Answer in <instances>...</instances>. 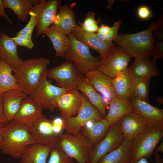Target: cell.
I'll use <instances>...</instances> for the list:
<instances>
[{
    "label": "cell",
    "instance_id": "10",
    "mask_svg": "<svg viewBox=\"0 0 163 163\" xmlns=\"http://www.w3.org/2000/svg\"><path fill=\"white\" fill-rule=\"evenodd\" d=\"M82 75L72 62L67 60L57 66L47 69V78L54 80L59 87L67 89H77Z\"/></svg>",
    "mask_w": 163,
    "mask_h": 163
},
{
    "label": "cell",
    "instance_id": "51",
    "mask_svg": "<svg viewBox=\"0 0 163 163\" xmlns=\"http://www.w3.org/2000/svg\"><path fill=\"white\" fill-rule=\"evenodd\" d=\"M113 1L109 0L108 1V5L106 7V8L108 9H111V7L112 6V5L113 4Z\"/></svg>",
    "mask_w": 163,
    "mask_h": 163
},
{
    "label": "cell",
    "instance_id": "50",
    "mask_svg": "<svg viewBox=\"0 0 163 163\" xmlns=\"http://www.w3.org/2000/svg\"><path fill=\"white\" fill-rule=\"evenodd\" d=\"M130 163H148L147 158H142L136 162L130 161Z\"/></svg>",
    "mask_w": 163,
    "mask_h": 163
},
{
    "label": "cell",
    "instance_id": "52",
    "mask_svg": "<svg viewBox=\"0 0 163 163\" xmlns=\"http://www.w3.org/2000/svg\"><path fill=\"white\" fill-rule=\"evenodd\" d=\"M73 163H79L78 162H77V161H76V162H74Z\"/></svg>",
    "mask_w": 163,
    "mask_h": 163
},
{
    "label": "cell",
    "instance_id": "47",
    "mask_svg": "<svg viewBox=\"0 0 163 163\" xmlns=\"http://www.w3.org/2000/svg\"><path fill=\"white\" fill-rule=\"evenodd\" d=\"M154 155L156 161V163H162V160L161 156L158 153L155 152Z\"/></svg>",
    "mask_w": 163,
    "mask_h": 163
},
{
    "label": "cell",
    "instance_id": "9",
    "mask_svg": "<svg viewBox=\"0 0 163 163\" xmlns=\"http://www.w3.org/2000/svg\"><path fill=\"white\" fill-rule=\"evenodd\" d=\"M33 8L32 11L35 14V36L43 34L53 23L58 9L61 5L60 0H30Z\"/></svg>",
    "mask_w": 163,
    "mask_h": 163
},
{
    "label": "cell",
    "instance_id": "13",
    "mask_svg": "<svg viewBox=\"0 0 163 163\" xmlns=\"http://www.w3.org/2000/svg\"><path fill=\"white\" fill-rule=\"evenodd\" d=\"M131 57L120 47H117L109 55L100 59L98 69L106 76L113 78L128 68Z\"/></svg>",
    "mask_w": 163,
    "mask_h": 163
},
{
    "label": "cell",
    "instance_id": "28",
    "mask_svg": "<svg viewBox=\"0 0 163 163\" xmlns=\"http://www.w3.org/2000/svg\"><path fill=\"white\" fill-rule=\"evenodd\" d=\"M51 148L34 143L29 145L20 159V163H47Z\"/></svg>",
    "mask_w": 163,
    "mask_h": 163
},
{
    "label": "cell",
    "instance_id": "6",
    "mask_svg": "<svg viewBox=\"0 0 163 163\" xmlns=\"http://www.w3.org/2000/svg\"><path fill=\"white\" fill-rule=\"evenodd\" d=\"M93 147L81 132L76 134H62L58 148L79 163H87L89 154Z\"/></svg>",
    "mask_w": 163,
    "mask_h": 163
},
{
    "label": "cell",
    "instance_id": "33",
    "mask_svg": "<svg viewBox=\"0 0 163 163\" xmlns=\"http://www.w3.org/2000/svg\"><path fill=\"white\" fill-rule=\"evenodd\" d=\"M150 78H134L132 96L148 102L150 83Z\"/></svg>",
    "mask_w": 163,
    "mask_h": 163
},
{
    "label": "cell",
    "instance_id": "29",
    "mask_svg": "<svg viewBox=\"0 0 163 163\" xmlns=\"http://www.w3.org/2000/svg\"><path fill=\"white\" fill-rule=\"evenodd\" d=\"M43 34L51 41L55 51V56L64 57L69 43L68 36L53 25L49 27Z\"/></svg>",
    "mask_w": 163,
    "mask_h": 163
},
{
    "label": "cell",
    "instance_id": "43",
    "mask_svg": "<svg viewBox=\"0 0 163 163\" xmlns=\"http://www.w3.org/2000/svg\"><path fill=\"white\" fill-rule=\"evenodd\" d=\"M53 120V128L56 133L61 134V131L63 128V121L62 118L56 117Z\"/></svg>",
    "mask_w": 163,
    "mask_h": 163
},
{
    "label": "cell",
    "instance_id": "21",
    "mask_svg": "<svg viewBox=\"0 0 163 163\" xmlns=\"http://www.w3.org/2000/svg\"><path fill=\"white\" fill-rule=\"evenodd\" d=\"M134 77L128 67L112 78V82L117 98L125 100L131 99L133 95Z\"/></svg>",
    "mask_w": 163,
    "mask_h": 163
},
{
    "label": "cell",
    "instance_id": "31",
    "mask_svg": "<svg viewBox=\"0 0 163 163\" xmlns=\"http://www.w3.org/2000/svg\"><path fill=\"white\" fill-rule=\"evenodd\" d=\"M12 69L0 59V94L11 90H20Z\"/></svg>",
    "mask_w": 163,
    "mask_h": 163
},
{
    "label": "cell",
    "instance_id": "41",
    "mask_svg": "<svg viewBox=\"0 0 163 163\" xmlns=\"http://www.w3.org/2000/svg\"><path fill=\"white\" fill-rule=\"evenodd\" d=\"M137 14L139 17L143 20L149 18L151 13L149 8L145 5H142L139 7L137 10Z\"/></svg>",
    "mask_w": 163,
    "mask_h": 163
},
{
    "label": "cell",
    "instance_id": "40",
    "mask_svg": "<svg viewBox=\"0 0 163 163\" xmlns=\"http://www.w3.org/2000/svg\"><path fill=\"white\" fill-rule=\"evenodd\" d=\"M96 15L95 13L89 11L87 14L83 22H79V26L84 28L93 25L97 22L95 20Z\"/></svg>",
    "mask_w": 163,
    "mask_h": 163
},
{
    "label": "cell",
    "instance_id": "27",
    "mask_svg": "<svg viewBox=\"0 0 163 163\" xmlns=\"http://www.w3.org/2000/svg\"><path fill=\"white\" fill-rule=\"evenodd\" d=\"M92 123L91 126L86 124L80 132L94 146L103 139L110 126L105 118Z\"/></svg>",
    "mask_w": 163,
    "mask_h": 163
},
{
    "label": "cell",
    "instance_id": "24",
    "mask_svg": "<svg viewBox=\"0 0 163 163\" xmlns=\"http://www.w3.org/2000/svg\"><path fill=\"white\" fill-rule=\"evenodd\" d=\"M77 89L81 91L105 118L107 114V104L101 96L88 82L83 75L81 76Z\"/></svg>",
    "mask_w": 163,
    "mask_h": 163
},
{
    "label": "cell",
    "instance_id": "44",
    "mask_svg": "<svg viewBox=\"0 0 163 163\" xmlns=\"http://www.w3.org/2000/svg\"><path fill=\"white\" fill-rule=\"evenodd\" d=\"M4 0H0V18L3 17L6 18L8 22L10 23H12V21L9 18L8 15L5 12V8L4 4Z\"/></svg>",
    "mask_w": 163,
    "mask_h": 163
},
{
    "label": "cell",
    "instance_id": "1",
    "mask_svg": "<svg viewBox=\"0 0 163 163\" xmlns=\"http://www.w3.org/2000/svg\"><path fill=\"white\" fill-rule=\"evenodd\" d=\"M2 129V154L20 159L27 147L36 143L31 128L27 125L13 120Z\"/></svg>",
    "mask_w": 163,
    "mask_h": 163
},
{
    "label": "cell",
    "instance_id": "15",
    "mask_svg": "<svg viewBox=\"0 0 163 163\" xmlns=\"http://www.w3.org/2000/svg\"><path fill=\"white\" fill-rule=\"evenodd\" d=\"M71 33L89 48L97 51L101 59H105L117 48L113 42L108 43L104 41L97 37L96 33L87 32L78 25H77Z\"/></svg>",
    "mask_w": 163,
    "mask_h": 163
},
{
    "label": "cell",
    "instance_id": "25",
    "mask_svg": "<svg viewBox=\"0 0 163 163\" xmlns=\"http://www.w3.org/2000/svg\"><path fill=\"white\" fill-rule=\"evenodd\" d=\"M108 112L105 118L110 126H112L126 115L132 112L131 99L125 100L116 98L109 103Z\"/></svg>",
    "mask_w": 163,
    "mask_h": 163
},
{
    "label": "cell",
    "instance_id": "22",
    "mask_svg": "<svg viewBox=\"0 0 163 163\" xmlns=\"http://www.w3.org/2000/svg\"><path fill=\"white\" fill-rule=\"evenodd\" d=\"M57 28L68 36L78 25L75 17V10L71 5L66 4L59 7L53 22Z\"/></svg>",
    "mask_w": 163,
    "mask_h": 163
},
{
    "label": "cell",
    "instance_id": "4",
    "mask_svg": "<svg viewBox=\"0 0 163 163\" xmlns=\"http://www.w3.org/2000/svg\"><path fill=\"white\" fill-rule=\"evenodd\" d=\"M68 36L69 43L64 57L73 63L82 74L88 71L98 69L100 59L93 56L89 48L71 33Z\"/></svg>",
    "mask_w": 163,
    "mask_h": 163
},
{
    "label": "cell",
    "instance_id": "20",
    "mask_svg": "<svg viewBox=\"0 0 163 163\" xmlns=\"http://www.w3.org/2000/svg\"><path fill=\"white\" fill-rule=\"evenodd\" d=\"M43 109L29 96L22 101L13 120L31 127L43 114Z\"/></svg>",
    "mask_w": 163,
    "mask_h": 163
},
{
    "label": "cell",
    "instance_id": "35",
    "mask_svg": "<svg viewBox=\"0 0 163 163\" xmlns=\"http://www.w3.org/2000/svg\"><path fill=\"white\" fill-rule=\"evenodd\" d=\"M121 23V21L119 20L116 22L109 32L105 34H101L96 33L97 37L100 40L108 43H112L118 35V32Z\"/></svg>",
    "mask_w": 163,
    "mask_h": 163
},
{
    "label": "cell",
    "instance_id": "49",
    "mask_svg": "<svg viewBox=\"0 0 163 163\" xmlns=\"http://www.w3.org/2000/svg\"><path fill=\"white\" fill-rule=\"evenodd\" d=\"M3 134L2 128H0V150H1L3 144Z\"/></svg>",
    "mask_w": 163,
    "mask_h": 163
},
{
    "label": "cell",
    "instance_id": "32",
    "mask_svg": "<svg viewBox=\"0 0 163 163\" xmlns=\"http://www.w3.org/2000/svg\"><path fill=\"white\" fill-rule=\"evenodd\" d=\"M5 8L12 10L20 21H23L27 18L33 8L30 0H4Z\"/></svg>",
    "mask_w": 163,
    "mask_h": 163
},
{
    "label": "cell",
    "instance_id": "8",
    "mask_svg": "<svg viewBox=\"0 0 163 163\" xmlns=\"http://www.w3.org/2000/svg\"><path fill=\"white\" fill-rule=\"evenodd\" d=\"M62 118L63 129L66 133L73 134L80 132L88 122H94L104 118L85 96L82 105L77 114L71 117Z\"/></svg>",
    "mask_w": 163,
    "mask_h": 163
},
{
    "label": "cell",
    "instance_id": "3",
    "mask_svg": "<svg viewBox=\"0 0 163 163\" xmlns=\"http://www.w3.org/2000/svg\"><path fill=\"white\" fill-rule=\"evenodd\" d=\"M50 63L48 59L43 57L23 60L13 75L20 90L29 95L47 70Z\"/></svg>",
    "mask_w": 163,
    "mask_h": 163
},
{
    "label": "cell",
    "instance_id": "7",
    "mask_svg": "<svg viewBox=\"0 0 163 163\" xmlns=\"http://www.w3.org/2000/svg\"><path fill=\"white\" fill-rule=\"evenodd\" d=\"M46 70L29 96L43 109L53 112L56 108V98L69 89L53 85L51 80L47 79Z\"/></svg>",
    "mask_w": 163,
    "mask_h": 163
},
{
    "label": "cell",
    "instance_id": "38",
    "mask_svg": "<svg viewBox=\"0 0 163 163\" xmlns=\"http://www.w3.org/2000/svg\"><path fill=\"white\" fill-rule=\"evenodd\" d=\"M152 61L156 62L157 60L163 58V41H156L154 43Z\"/></svg>",
    "mask_w": 163,
    "mask_h": 163
},
{
    "label": "cell",
    "instance_id": "14",
    "mask_svg": "<svg viewBox=\"0 0 163 163\" xmlns=\"http://www.w3.org/2000/svg\"><path fill=\"white\" fill-rule=\"evenodd\" d=\"M85 96L76 89H69L56 99L55 106L62 118L77 114L83 104Z\"/></svg>",
    "mask_w": 163,
    "mask_h": 163
},
{
    "label": "cell",
    "instance_id": "34",
    "mask_svg": "<svg viewBox=\"0 0 163 163\" xmlns=\"http://www.w3.org/2000/svg\"><path fill=\"white\" fill-rule=\"evenodd\" d=\"M47 163H73L74 159L59 148H52Z\"/></svg>",
    "mask_w": 163,
    "mask_h": 163
},
{
    "label": "cell",
    "instance_id": "45",
    "mask_svg": "<svg viewBox=\"0 0 163 163\" xmlns=\"http://www.w3.org/2000/svg\"><path fill=\"white\" fill-rule=\"evenodd\" d=\"M111 28L108 25L101 24L99 27L97 33L101 34H105L109 32Z\"/></svg>",
    "mask_w": 163,
    "mask_h": 163
},
{
    "label": "cell",
    "instance_id": "42",
    "mask_svg": "<svg viewBox=\"0 0 163 163\" xmlns=\"http://www.w3.org/2000/svg\"><path fill=\"white\" fill-rule=\"evenodd\" d=\"M8 123L4 110L2 95L0 94V128L4 127Z\"/></svg>",
    "mask_w": 163,
    "mask_h": 163
},
{
    "label": "cell",
    "instance_id": "18",
    "mask_svg": "<svg viewBox=\"0 0 163 163\" xmlns=\"http://www.w3.org/2000/svg\"><path fill=\"white\" fill-rule=\"evenodd\" d=\"M117 123L124 137L129 141L151 126L141 117L133 112L125 115Z\"/></svg>",
    "mask_w": 163,
    "mask_h": 163
},
{
    "label": "cell",
    "instance_id": "16",
    "mask_svg": "<svg viewBox=\"0 0 163 163\" xmlns=\"http://www.w3.org/2000/svg\"><path fill=\"white\" fill-rule=\"evenodd\" d=\"M84 76L93 87L102 95L107 105L116 96L112 82V78L106 76L98 69L88 71L84 74Z\"/></svg>",
    "mask_w": 163,
    "mask_h": 163
},
{
    "label": "cell",
    "instance_id": "30",
    "mask_svg": "<svg viewBox=\"0 0 163 163\" xmlns=\"http://www.w3.org/2000/svg\"><path fill=\"white\" fill-rule=\"evenodd\" d=\"M130 141L124 138L117 148L101 158L97 163H130Z\"/></svg>",
    "mask_w": 163,
    "mask_h": 163
},
{
    "label": "cell",
    "instance_id": "12",
    "mask_svg": "<svg viewBox=\"0 0 163 163\" xmlns=\"http://www.w3.org/2000/svg\"><path fill=\"white\" fill-rule=\"evenodd\" d=\"M30 128L36 143L51 148H58L62 133L55 132L52 120L48 119L43 114Z\"/></svg>",
    "mask_w": 163,
    "mask_h": 163
},
{
    "label": "cell",
    "instance_id": "23",
    "mask_svg": "<svg viewBox=\"0 0 163 163\" xmlns=\"http://www.w3.org/2000/svg\"><path fill=\"white\" fill-rule=\"evenodd\" d=\"M5 114L8 122L13 120L23 101L27 95L21 90H11L2 94Z\"/></svg>",
    "mask_w": 163,
    "mask_h": 163
},
{
    "label": "cell",
    "instance_id": "19",
    "mask_svg": "<svg viewBox=\"0 0 163 163\" xmlns=\"http://www.w3.org/2000/svg\"><path fill=\"white\" fill-rule=\"evenodd\" d=\"M17 45L4 32L0 31V59L14 72L23 62L18 56Z\"/></svg>",
    "mask_w": 163,
    "mask_h": 163
},
{
    "label": "cell",
    "instance_id": "2",
    "mask_svg": "<svg viewBox=\"0 0 163 163\" xmlns=\"http://www.w3.org/2000/svg\"><path fill=\"white\" fill-rule=\"evenodd\" d=\"M156 25V22H152L148 28L141 32L118 34L114 41L131 58L149 57L153 52V33Z\"/></svg>",
    "mask_w": 163,
    "mask_h": 163
},
{
    "label": "cell",
    "instance_id": "36",
    "mask_svg": "<svg viewBox=\"0 0 163 163\" xmlns=\"http://www.w3.org/2000/svg\"><path fill=\"white\" fill-rule=\"evenodd\" d=\"M29 14L30 17L28 23L25 27L16 33V36L32 37L34 29L36 26V20L35 14L33 11H31Z\"/></svg>",
    "mask_w": 163,
    "mask_h": 163
},
{
    "label": "cell",
    "instance_id": "48",
    "mask_svg": "<svg viewBox=\"0 0 163 163\" xmlns=\"http://www.w3.org/2000/svg\"><path fill=\"white\" fill-rule=\"evenodd\" d=\"M155 152H161L163 153V142H161L160 145L157 147L155 150Z\"/></svg>",
    "mask_w": 163,
    "mask_h": 163
},
{
    "label": "cell",
    "instance_id": "37",
    "mask_svg": "<svg viewBox=\"0 0 163 163\" xmlns=\"http://www.w3.org/2000/svg\"><path fill=\"white\" fill-rule=\"evenodd\" d=\"M11 38L17 46H24L30 49H32L34 46L32 37L18 35Z\"/></svg>",
    "mask_w": 163,
    "mask_h": 163
},
{
    "label": "cell",
    "instance_id": "26",
    "mask_svg": "<svg viewBox=\"0 0 163 163\" xmlns=\"http://www.w3.org/2000/svg\"><path fill=\"white\" fill-rule=\"evenodd\" d=\"M129 68L134 78H150L160 75L156 62L151 60L149 57L135 59Z\"/></svg>",
    "mask_w": 163,
    "mask_h": 163
},
{
    "label": "cell",
    "instance_id": "46",
    "mask_svg": "<svg viewBox=\"0 0 163 163\" xmlns=\"http://www.w3.org/2000/svg\"><path fill=\"white\" fill-rule=\"evenodd\" d=\"M98 23V22L97 21V22L90 26L82 28L85 31L88 32L97 33L99 27Z\"/></svg>",
    "mask_w": 163,
    "mask_h": 163
},
{
    "label": "cell",
    "instance_id": "5",
    "mask_svg": "<svg viewBox=\"0 0 163 163\" xmlns=\"http://www.w3.org/2000/svg\"><path fill=\"white\" fill-rule=\"evenodd\" d=\"M163 137V129L150 126L130 141V161L149 158Z\"/></svg>",
    "mask_w": 163,
    "mask_h": 163
},
{
    "label": "cell",
    "instance_id": "39",
    "mask_svg": "<svg viewBox=\"0 0 163 163\" xmlns=\"http://www.w3.org/2000/svg\"><path fill=\"white\" fill-rule=\"evenodd\" d=\"M156 25L153 33L156 41H163V18L161 16L156 22Z\"/></svg>",
    "mask_w": 163,
    "mask_h": 163
},
{
    "label": "cell",
    "instance_id": "17",
    "mask_svg": "<svg viewBox=\"0 0 163 163\" xmlns=\"http://www.w3.org/2000/svg\"><path fill=\"white\" fill-rule=\"evenodd\" d=\"M132 112L141 117L151 126L163 129V109L133 96L131 98Z\"/></svg>",
    "mask_w": 163,
    "mask_h": 163
},
{
    "label": "cell",
    "instance_id": "11",
    "mask_svg": "<svg viewBox=\"0 0 163 163\" xmlns=\"http://www.w3.org/2000/svg\"><path fill=\"white\" fill-rule=\"evenodd\" d=\"M124 138L117 123L110 126L103 139L93 147L89 154L87 163H97L104 155L120 146Z\"/></svg>",
    "mask_w": 163,
    "mask_h": 163
}]
</instances>
